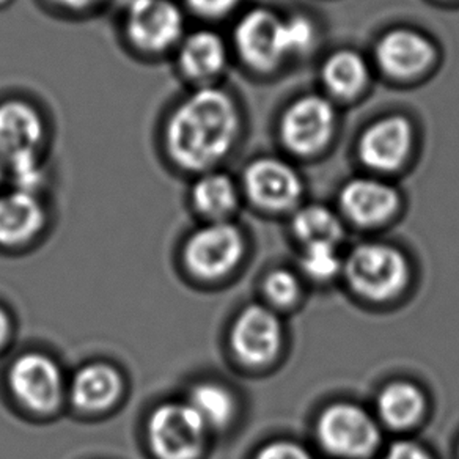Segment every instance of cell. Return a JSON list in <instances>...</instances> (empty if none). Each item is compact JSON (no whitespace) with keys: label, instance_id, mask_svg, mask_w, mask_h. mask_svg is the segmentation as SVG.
Listing matches in <instances>:
<instances>
[{"label":"cell","instance_id":"obj_1","mask_svg":"<svg viewBox=\"0 0 459 459\" xmlns=\"http://www.w3.org/2000/svg\"><path fill=\"white\" fill-rule=\"evenodd\" d=\"M241 128V110L229 90L189 89L160 120V153L175 170L195 177L219 169L237 148Z\"/></svg>","mask_w":459,"mask_h":459},{"label":"cell","instance_id":"obj_2","mask_svg":"<svg viewBox=\"0 0 459 459\" xmlns=\"http://www.w3.org/2000/svg\"><path fill=\"white\" fill-rule=\"evenodd\" d=\"M187 30V13L179 0H134L122 8L120 33L135 57H172Z\"/></svg>","mask_w":459,"mask_h":459},{"label":"cell","instance_id":"obj_3","mask_svg":"<svg viewBox=\"0 0 459 459\" xmlns=\"http://www.w3.org/2000/svg\"><path fill=\"white\" fill-rule=\"evenodd\" d=\"M51 134V123L39 102L24 95L0 98V162L7 172L46 160Z\"/></svg>","mask_w":459,"mask_h":459},{"label":"cell","instance_id":"obj_4","mask_svg":"<svg viewBox=\"0 0 459 459\" xmlns=\"http://www.w3.org/2000/svg\"><path fill=\"white\" fill-rule=\"evenodd\" d=\"M344 271L359 294L375 300L394 298L409 279L406 258L385 244H360L348 256Z\"/></svg>","mask_w":459,"mask_h":459},{"label":"cell","instance_id":"obj_5","mask_svg":"<svg viewBox=\"0 0 459 459\" xmlns=\"http://www.w3.org/2000/svg\"><path fill=\"white\" fill-rule=\"evenodd\" d=\"M204 421L187 403H166L148 420V442L160 459H195L206 439Z\"/></svg>","mask_w":459,"mask_h":459},{"label":"cell","instance_id":"obj_6","mask_svg":"<svg viewBox=\"0 0 459 459\" xmlns=\"http://www.w3.org/2000/svg\"><path fill=\"white\" fill-rule=\"evenodd\" d=\"M231 46L252 70H274L288 56L283 20L268 8H252L233 27Z\"/></svg>","mask_w":459,"mask_h":459},{"label":"cell","instance_id":"obj_7","mask_svg":"<svg viewBox=\"0 0 459 459\" xmlns=\"http://www.w3.org/2000/svg\"><path fill=\"white\" fill-rule=\"evenodd\" d=\"M319 442L327 452L342 458L370 456L379 444V428L359 406L338 403L325 409L318 421Z\"/></svg>","mask_w":459,"mask_h":459},{"label":"cell","instance_id":"obj_8","mask_svg":"<svg viewBox=\"0 0 459 459\" xmlns=\"http://www.w3.org/2000/svg\"><path fill=\"white\" fill-rule=\"evenodd\" d=\"M170 58L175 73L189 89L219 85L229 66V43L212 27L189 29Z\"/></svg>","mask_w":459,"mask_h":459},{"label":"cell","instance_id":"obj_9","mask_svg":"<svg viewBox=\"0 0 459 459\" xmlns=\"http://www.w3.org/2000/svg\"><path fill=\"white\" fill-rule=\"evenodd\" d=\"M335 125L337 115L329 100L319 95L302 96L281 117V141L290 152L310 156L327 145Z\"/></svg>","mask_w":459,"mask_h":459},{"label":"cell","instance_id":"obj_10","mask_svg":"<svg viewBox=\"0 0 459 459\" xmlns=\"http://www.w3.org/2000/svg\"><path fill=\"white\" fill-rule=\"evenodd\" d=\"M243 252L241 231L231 223L217 221L197 230L187 239L186 266L202 279H217L237 266Z\"/></svg>","mask_w":459,"mask_h":459},{"label":"cell","instance_id":"obj_11","mask_svg":"<svg viewBox=\"0 0 459 459\" xmlns=\"http://www.w3.org/2000/svg\"><path fill=\"white\" fill-rule=\"evenodd\" d=\"M10 389L26 408L48 412L62 398V373L52 359L43 354H24L14 360L8 373Z\"/></svg>","mask_w":459,"mask_h":459},{"label":"cell","instance_id":"obj_12","mask_svg":"<svg viewBox=\"0 0 459 459\" xmlns=\"http://www.w3.org/2000/svg\"><path fill=\"white\" fill-rule=\"evenodd\" d=\"M243 187L254 204L266 210H288L299 202L302 194L298 172L277 158L252 160L244 170Z\"/></svg>","mask_w":459,"mask_h":459},{"label":"cell","instance_id":"obj_13","mask_svg":"<svg viewBox=\"0 0 459 459\" xmlns=\"http://www.w3.org/2000/svg\"><path fill=\"white\" fill-rule=\"evenodd\" d=\"M414 143V128L406 117L390 115L365 129L359 156L365 166L392 172L404 164Z\"/></svg>","mask_w":459,"mask_h":459},{"label":"cell","instance_id":"obj_14","mask_svg":"<svg viewBox=\"0 0 459 459\" xmlns=\"http://www.w3.org/2000/svg\"><path fill=\"white\" fill-rule=\"evenodd\" d=\"M281 343V321L266 307H247L231 331L233 351L246 364H266L277 354Z\"/></svg>","mask_w":459,"mask_h":459},{"label":"cell","instance_id":"obj_15","mask_svg":"<svg viewBox=\"0 0 459 459\" xmlns=\"http://www.w3.org/2000/svg\"><path fill=\"white\" fill-rule=\"evenodd\" d=\"M436 58V49L423 33L412 29H394L379 39L377 60L387 74L409 79L421 74Z\"/></svg>","mask_w":459,"mask_h":459},{"label":"cell","instance_id":"obj_16","mask_svg":"<svg viewBox=\"0 0 459 459\" xmlns=\"http://www.w3.org/2000/svg\"><path fill=\"white\" fill-rule=\"evenodd\" d=\"M344 214L360 225L387 221L398 208V192L381 179L356 178L340 192Z\"/></svg>","mask_w":459,"mask_h":459},{"label":"cell","instance_id":"obj_17","mask_svg":"<svg viewBox=\"0 0 459 459\" xmlns=\"http://www.w3.org/2000/svg\"><path fill=\"white\" fill-rule=\"evenodd\" d=\"M46 208L39 194L12 187L0 192V244L18 246L45 227Z\"/></svg>","mask_w":459,"mask_h":459},{"label":"cell","instance_id":"obj_18","mask_svg":"<svg viewBox=\"0 0 459 459\" xmlns=\"http://www.w3.org/2000/svg\"><path fill=\"white\" fill-rule=\"evenodd\" d=\"M118 371L106 364H91L77 371L71 384V398L82 411L110 408L122 394Z\"/></svg>","mask_w":459,"mask_h":459},{"label":"cell","instance_id":"obj_19","mask_svg":"<svg viewBox=\"0 0 459 459\" xmlns=\"http://www.w3.org/2000/svg\"><path fill=\"white\" fill-rule=\"evenodd\" d=\"M238 198L235 179L219 169L195 175L191 186L192 206L212 222L225 221L237 210Z\"/></svg>","mask_w":459,"mask_h":459},{"label":"cell","instance_id":"obj_20","mask_svg":"<svg viewBox=\"0 0 459 459\" xmlns=\"http://www.w3.org/2000/svg\"><path fill=\"white\" fill-rule=\"evenodd\" d=\"M368 65L354 51L332 54L323 65V82L325 89L340 98L358 95L368 82Z\"/></svg>","mask_w":459,"mask_h":459},{"label":"cell","instance_id":"obj_21","mask_svg":"<svg viewBox=\"0 0 459 459\" xmlns=\"http://www.w3.org/2000/svg\"><path fill=\"white\" fill-rule=\"evenodd\" d=\"M377 411L390 427L408 428L425 412V396L414 384L392 383L377 398Z\"/></svg>","mask_w":459,"mask_h":459},{"label":"cell","instance_id":"obj_22","mask_svg":"<svg viewBox=\"0 0 459 459\" xmlns=\"http://www.w3.org/2000/svg\"><path fill=\"white\" fill-rule=\"evenodd\" d=\"M187 404L206 428L225 427L235 415L233 395L219 384H198L192 389Z\"/></svg>","mask_w":459,"mask_h":459},{"label":"cell","instance_id":"obj_23","mask_svg":"<svg viewBox=\"0 0 459 459\" xmlns=\"http://www.w3.org/2000/svg\"><path fill=\"white\" fill-rule=\"evenodd\" d=\"M296 237L308 244L337 246L343 238V227L338 217L321 204H310L296 214L293 221Z\"/></svg>","mask_w":459,"mask_h":459},{"label":"cell","instance_id":"obj_24","mask_svg":"<svg viewBox=\"0 0 459 459\" xmlns=\"http://www.w3.org/2000/svg\"><path fill=\"white\" fill-rule=\"evenodd\" d=\"M300 264L306 274L318 281L332 279L342 268L337 247L332 244H308Z\"/></svg>","mask_w":459,"mask_h":459},{"label":"cell","instance_id":"obj_25","mask_svg":"<svg viewBox=\"0 0 459 459\" xmlns=\"http://www.w3.org/2000/svg\"><path fill=\"white\" fill-rule=\"evenodd\" d=\"M187 16L202 22H216L237 10L241 0H179Z\"/></svg>","mask_w":459,"mask_h":459},{"label":"cell","instance_id":"obj_26","mask_svg":"<svg viewBox=\"0 0 459 459\" xmlns=\"http://www.w3.org/2000/svg\"><path fill=\"white\" fill-rule=\"evenodd\" d=\"M264 291L269 300L277 306H291L299 296V283L291 273L277 269L264 281Z\"/></svg>","mask_w":459,"mask_h":459},{"label":"cell","instance_id":"obj_27","mask_svg":"<svg viewBox=\"0 0 459 459\" xmlns=\"http://www.w3.org/2000/svg\"><path fill=\"white\" fill-rule=\"evenodd\" d=\"M285 24V41H287L288 56L306 52L315 41V27L312 21L306 16H290L283 20Z\"/></svg>","mask_w":459,"mask_h":459},{"label":"cell","instance_id":"obj_28","mask_svg":"<svg viewBox=\"0 0 459 459\" xmlns=\"http://www.w3.org/2000/svg\"><path fill=\"white\" fill-rule=\"evenodd\" d=\"M46 5L56 10L57 13L66 16H89L101 10L102 7L112 5V0H45Z\"/></svg>","mask_w":459,"mask_h":459},{"label":"cell","instance_id":"obj_29","mask_svg":"<svg viewBox=\"0 0 459 459\" xmlns=\"http://www.w3.org/2000/svg\"><path fill=\"white\" fill-rule=\"evenodd\" d=\"M256 459H312L302 446L293 442H274L264 446Z\"/></svg>","mask_w":459,"mask_h":459},{"label":"cell","instance_id":"obj_30","mask_svg":"<svg viewBox=\"0 0 459 459\" xmlns=\"http://www.w3.org/2000/svg\"><path fill=\"white\" fill-rule=\"evenodd\" d=\"M385 459H433L428 455L427 450H423L420 446L414 442H396L390 446L389 453L385 455Z\"/></svg>","mask_w":459,"mask_h":459},{"label":"cell","instance_id":"obj_31","mask_svg":"<svg viewBox=\"0 0 459 459\" xmlns=\"http://www.w3.org/2000/svg\"><path fill=\"white\" fill-rule=\"evenodd\" d=\"M10 332V321H8L7 313L0 308V344L4 343Z\"/></svg>","mask_w":459,"mask_h":459},{"label":"cell","instance_id":"obj_32","mask_svg":"<svg viewBox=\"0 0 459 459\" xmlns=\"http://www.w3.org/2000/svg\"><path fill=\"white\" fill-rule=\"evenodd\" d=\"M131 2H134V0H112V5H118V7L123 8L126 7Z\"/></svg>","mask_w":459,"mask_h":459},{"label":"cell","instance_id":"obj_33","mask_svg":"<svg viewBox=\"0 0 459 459\" xmlns=\"http://www.w3.org/2000/svg\"><path fill=\"white\" fill-rule=\"evenodd\" d=\"M5 178H7V170H5L4 164L0 162V185H2V181H4Z\"/></svg>","mask_w":459,"mask_h":459},{"label":"cell","instance_id":"obj_34","mask_svg":"<svg viewBox=\"0 0 459 459\" xmlns=\"http://www.w3.org/2000/svg\"><path fill=\"white\" fill-rule=\"evenodd\" d=\"M14 0H0V10H5L13 4Z\"/></svg>","mask_w":459,"mask_h":459}]
</instances>
